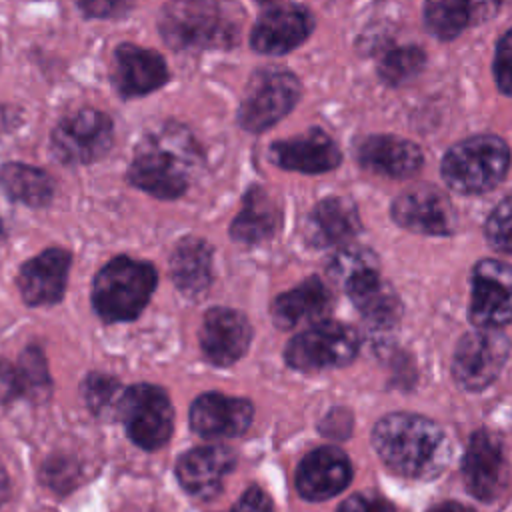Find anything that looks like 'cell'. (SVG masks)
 Here are the masks:
<instances>
[{
  "label": "cell",
  "instance_id": "6da1fadb",
  "mask_svg": "<svg viewBox=\"0 0 512 512\" xmlns=\"http://www.w3.org/2000/svg\"><path fill=\"white\" fill-rule=\"evenodd\" d=\"M200 168L202 152L192 134L168 122L138 142L128 180L156 198L172 200L186 192Z\"/></svg>",
  "mask_w": 512,
  "mask_h": 512
},
{
  "label": "cell",
  "instance_id": "7a4b0ae2",
  "mask_svg": "<svg viewBox=\"0 0 512 512\" xmlns=\"http://www.w3.org/2000/svg\"><path fill=\"white\" fill-rule=\"evenodd\" d=\"M372 442L384 464L404 478L430 480L446 468L450 458L444 430L416 414L384 416L374 428Z\"/></svg>",
  "mask_w": 512,
  "mask_h": 512
},
{
  "label": "cell",
  "instance_id": "3957f363",
  "mask_svg": "<svg viewBox=\"0 0 512 512\" xmlns=\"http://www.w3.org/2000/svg\"><path fill=\"white\" fill-rule=\"evenodd\" d=\"M240 22V8L228 0H172L160 14V32L178 50L228 48L240 36Z\"/></svg>",
  "mask_w": 512,
  "mask_h": 512
},
{
  "label": "cell",
  "instance_id": "277c9868",
  "mask_svg": "<svg viewBox=\"0 0 512 512\" xmlns=\"http://www.w3.org/2000/svg\"><path fill=\"white\" fill-rule=\"evenodd\" d=\"M156 270L150 262L128 256L112 258L94 278L92 304L106 322L136 318L156 288Z\"/></svg>",
  "mask_w": 512,
  "mask_h": 512
},
{
  "label": "cell",
  "instance_id": "5b68a950",
  "mask_svg": "<svg viewBox=\"0 0 512 512\" xmlns=\"http://www.w3.org/2000/svg\"><path fill=\"white\" fill-rule=\"evenodd\" d=\"M510 164V150L504 140L492 134L466 138L452 146L442 160V178L460 194L492 190Z\"/></svg>",
  "mask_w": 512,
  "mask_h": 512
},
{
  "label": "cell",
  "instance_id": "8992f818",
  "mask_svg": "<svg viewBox=\"0 0 512 512\" xmlns=\"http://www.w3.org/2000/svg\"><path fill=\"white\" fill-rule=\"evenodd\" d=\"M300 96V82L294 74L280 68L258 70L248 82L246 96L238 110L240 126L262 132L284 118Z\"/></svg>",
  "mask_w": 512,
  "mask_h": 512
},
{
  "label": "cell",
  "instance_id": "52a82bcc",
  "mask_svg": "<svg viewBox=\"0 0 512 512\" xmlns=\"http://www.w3.org/2000/svg\"><path fill=\"white\" fill-rule=\"evenodd\" d=\"M118 416L132 442L144 450L160 448L172 434V404L166 392L158 386L136 384L124 390Z\"/></svg>",
  "mask_w": 512,
  "mask_h": 512
},
{
  "label": "cell",
  "instance_id": "ba28073f",
  "mask_svg": "<svg viewBox=\"0 0 512 512\" xmlns=\"http://www.w3.org/2000/svg\"><path fill=\"white\" fill-rule=\"evenodd\" d=\"M356 352V332L346 324L326 320L294 336L286 346V360L298 370H324L348 364Z\"/></svg>",
  "mask_w": 512,
  "mask_h": 512
},
{
  "label": "cell",
  "instance_id": "9c48e42d",
  "mask_svg": "<svg viewBox=\"0 0 512 512\" xmlns=\"http://www.w3.org/2000/svg\"><path fill=\"white\" fill-rule=\"evenodd\" d=\"M112 120L94 108L62 118L52 132V152L64 164H90L112 146Z\"/></svg>",
  "mask_w": 512,
  "mask_h": 512
},
{
  "label": "cell",
  "instance_id": "30bf717a",
  "mask_svg": "<svg viewBox=\"0 0 512 512\" xmlns=\"http://www.w3.org/2000/svg\"><path fill=\"white\" fill-rule=\"evenodd\" d=\"M468 316L476 328H492L512 320V266L500 260H480L472 270Z\"/></svg>",
  "mask_w": 512,
  "mask_h": 512
},
{
  "label": "cell",
  "instance_id": "8fae6325",
  "mask_svg": "<svg viewBox=\"0 0 512 512\" xmlns=\"http://www.w3.org/2000/svg\"><path fill=\"white\" fill-rule=\"evenodd\" d=\"M508 338L492 328L466 334L454 354V376L468 390H480L494 382L508 358Z\"/></svg>",
  "mask_w": 512,
  "mask_h": 512
},
{
  "label": "cell",
  "instance_id": "7c38bea8",
  "mask_svg": "<svg viewBox=\"0 0 512 512\" xmlns=\"http://www.w3.org/2000/svg\"><path fill=\"white\" fill-rule=\"evenodd\" d=\"M462 474L466 488L478 500L492 502L498 496H502V492L508 486L510 468L504 454V446L496 434L478 430L470 436L464 454Z\"/></svg>",
  "mask_w": 512,
  "mask_h": 512
},
{
  "label": "cell",
  "instance_id": "4fadbf2b",
  "mask_svg": "<svg viewBox=\"0 0 512 512\" xmlns=\"http://www.w3.org/2000/svg\"><path fill=\"white\" fill-rule=\"evenodd\" d=\"M396 224L422 234H452L456 212L450 200L434 186L422 184L404 190L390 206Z\"/></svg>",
  "mask_w": 512,
  "mask_h": 512
},
{
  "label": "cell",
  "instance_id": "5bb4252c",
  "mask_svg": "<svg viewBox=\"0 0 512 512\" xmlns=\"http://www.w3.org/2000/svg\"><path fill=\"white\" fill-rule=\"evenodd\" d=\"M314 28L312 14L294 4L266 10L252 28L250 40L262 54H284L300 46Z\"/></svg>",
  "mask_w": 512,
  "mask_h": 512
},
{
  "label": "cell",
  "instance_id": "9a60e30c",
  "mask_svg": "<svg viewBox=\"0 0 512 512\" xmlns=\"http://www.w3.org/2000/svg\"><path fill=\"white\" fill-rule=\"evenodd\" d=\"M252 338L248 320L230 308H212L206 312L200 328V346L204 356L218 366H228L244 356Z\"/></svg>",
  "mask_w": 512,
  "mask_h": 512
},
{
  "label": "cell",
  "instance_id": "2e32d148",
  "mask_svg": "<svg viewBox=\"0 0 512 512\" xmlns=\"http://www.w3.org/2000/svg\"><path fill=\"white\" fill-rule=\"evenodd\" d=\"M352 476L348 456L330 446L312 450L296 470V488L306 500H326L342 492Z\"/></svg>",
  "mask_w": 512,
  "mask_h": 512
},
{
  "label": "cell",
  "instance_id": "e0dca14e",
  "mask_svg": "<svg viewBox=\"0 0 512 512\" xmlns=\"http://www.w3.org/2000/svg\"><path fill=\"white\" fill-rule=\"evenodd\" d=\"M70 268V254L64 248H48L28 260L18 272V288L26 304L44 306L62 298Z\"/></svg>",
  "mask_w": 512,
  "mask_h": 512
},
{
  "label": "cell",
  "instance_id": "ac0fdd59",
  "mask_svg": "<svg viewBox=\"0 0 512 512\" xmlns=\"http://www.w3.org/2000/svg\"><path fill=\"white\" fill-rule=\"evenodd\" d=\"M252 422V404L224 394H202L190 408V426L204 438L240 436Z\"/></svg>",
  "mask_w": 512,
  "mask_h": 512
},
{
  "label": "cell",
  "instance_id": "d6986e66",
  "mask_svg": "<svg viewBox=\"0 0 512 512\" xmlns=\"http://www.w3.org/2000/svg\"><path fill=\"white\" fill-rule=\"evenodd\" d=\"M114 84L122 96H142L168 80L164 58L136 44H120L114 52Z\"/></svg>",
  "mask_w": 512,
  "mask_h": 512
},
{
  "label": "cell",
  "instance_id": "ffe728a7",
  "mask_svg": "<svg viewBox=\"0 0 512 512\" xmlns=\"http://www.w3.org/2000/svg\"><path fill=\"white\" fill-rule=\"evenodd\" d=\"M268 156L280 168L308 174L326 172L340 164L338 146L322 130H308L290 140L274 142Z\"/></svg>",
  "mask_w": 512,
  "mask_h": 512
},
{
  "label": "cell",
  "instance_id": "44dd1931",
  "mask_svg": "<svg viewBox=\"0 0 512 512\" xmlns=\"http://www.w3.org/2000/svg\"><path fill=\"white\" fill-rule=\"evenodd\" d=\"M342 286L370 326L390 328L398 322L402 310L400 300L376 268H364L352 274Z\"/></svg>",
  "mask_w": 512,
  "mask_h": 512
},
{
  "label": "cell",
  "instance_id": "7402d4cb",
  "mask_svg": "<svg viewBox=\"0 0 512 512\" xmlns=\"http://www.w3.org/2000/svg\"><path fill=\"white\" fill-rule=\"evenodd\" d=\"M356 158L364 168L390 178L414 176L422 166V152L414 142L388 134L362 138Z\"/></svg>",
  "mask_w": 512,
  "mask_h": 512
},
{
  "label": "cell",
  "instance_id": "603a6c76",
  "mask_svg": "<svg viewBox=\"0 0 512 512\" xmlns=\"http://www.w3.org/2000/svg\"><path fill=\"white\" fill-rule=\"evenodd\" d=\"M234 466V454L224 446H200L180 456L176 474L180 484L194 496L208 498L222 486Z\"/></svg>",
  "mask_w": 512,
  "mask_h": 512
},
{
  "label": "cell",
  "instance_id": "cb8c5ba5",
  "mask_svg": "<svg viewBox=\"0 0 512 512\" xmlns=\"http://www.w3.org/2000/svg\"><path fill=\"white\" fill-rule=\"evenodd\" d=\"M360 230V216L348 198H324L308 216L306 238L318 248L348 242Z\"/></svg>",
  "mask_w": 512,
  "mask_h": 512
},
{
  "label": "cell",
  "instance_id": "d4e9b609",
  "mask_svg": "<svg viewBox=\"0 0 512 512\" xmlns=\"http://www.w3.org/2000/svg\"><path fill=\"white\" fill-rule=\"evenodd\" d=\"M330 292L320 278H306L300 286L280 294L272 304L274 324L294 328L302 322H314L330 308Z\"/></svg>",
  "mask_w": 512,
  "mask_h": 512
},
{
  "label": "cell",
  "instance_id": "484cf974",
  "mask_svg": "<svg viewBox=\"0 0 512 512\" xmlns=\"http://www.w3.org/2000/svg\"><path fill=\"white\" fill-rule=\"evenodd\" d=\"M170 274L182 294L198 298L212 280V248L194 236L180 240L170 256Z\"/></svg>",
  "mask_w": 512,
  "mask_h": 512
},
{
  "label": "cell",
  "instance_id": "4316f807",
  "mask_svg": "<svg viewBox=\"0 0 512 512\" xmlns=\"http://www.w3.org/2000/svg\"><path fill=\"white\" fill-rule=\"evenodd\" d=\"M0 190L12 200L26 206H46L52 200V178L34 166L10 162L0 168Z\"/></svg>",
  "mask_w": 512,
  "mask_h": 512
},
{
  "label": "cell",
  "instance_id": "83f0119b",
  "mask_svg": "<svg viewBox=\"0 0 512 512\" xmlns=\"http://www.w3.org/2000/svg\"><path fill=\"white\" fill-rule=\"evenodd\" d=\"M278 222V210L272 200L260 188H252L244 198V208L230 226V236L242 244H256L272 236Z\"/></svg>",
  "mask_w": 512,
  "mask_h": 512
},
{
  "label": "cell",
  "instance_id": "f1b7e54d",
  "mask_svg": "<svg viewBox=\"0 0 512 512\" xmlns=\"http://www.w3.org/2000/svg\"><path fill=\"white\" fill-rule=\"evenodd\" d=\"M424 20L428 30L442 40H452L474 24L470 0H426Z\"/></svg>",
  "mask_w": 512,
  "mask_h": 512
},
{
  "label": "cell",
  "instance_id": "f546056e",
  "mask_svg": "<svg viewBox=\"0 0 512 512\" xmlns=\"http://www.w3.org/2000/svg\"><path fill=\"white\" fill-rule=\"evenodd\" d=\"M426 62V56L422 50L414 46H402L386 52V56L378 64V72L384 82L398 86L416 76Z\"/></svg>",
  "mask_w": 512,
  "mask_h": 512
},
{
  "label": "cell",
  "instance_id": "4dcf8cb0",
  "mask_svg": "<svg viewBox=\"0 0 512 512\" xmlns=\"http://www.w3.org/2000/svg\"><path fill=\"white\" fill-rule=\"evenodd\" d=\"M84 394L88 400V406L94 414L98 416H110V414H120V402L124 396V390L120 388V384L110 378V376H102V374H92L86 380L84 386Z\"/></svg>",
  "mask_w": 512,
  "mask_h": 512
},
{
  "label": "cell",
  "instance_id": "1f68e13d",
  "mask_svg": "<svg viewBox=\"0 0 512 512\" xmlns=\"http://www.w3.org/2000/svg\"><path fill=\"white\" fill-rule=\"evenodd\" d=\"M18 370L24 384V394L28 396H44L50 388V376L46 368V360L38 348H28L20 362Z\"/></svg>",
  "mask_w": 512,
  "mask_h": 512
},
{
  "label": "cell",
  "instance_id": "d6a6232c",
  "mask_svg": "<svg viewBox=\"0 0 512 512\" xmlns=\"http://www.w3.org/2000/svg\"><path fill=\"white\" fill-rule=\"evenodd\" d=\"M364 268H376V258L366 248H342L328 262V274L340 284Z\"/></svg>",
  "mask_w": 512,
  "mask_h": 512
},
{
  "label": "cell",
  "instance_id": "836d02e7",
  "mask_svg": "<svg viewBox=\"0 0 512 512\" xmlns=\"http://www.w3.org/2000/svg\"><path fill=\"white\" fill-rule=\"evenodd\" d=\"M486 240L498 252L512 254V196L500 202L486 222Z\"/></svg>",
  "mask_w": 512,
  "mask_h": 512
},
{
  "label": "cell",
  "instance_id": "e575fe53",
  "mask_svg": "<svg viewBox=\"0 0 512 512\" xmlns=\"http://www.w3.org/2000/svg\"><path fill=\"white\" fill-rule=\"evenodd\" d=\"M494 76L498 82V88L512 96V30H508L496 48V58H494Z\"/></svg>",
  "mask_w": 512,
  "mask_h": 512
},
{
  "label": "cell",
  "instance_id": "d590c367",
  "mask_svg": "<svg viewBox=\"0 0 512 512\" xmlns=\"http://www.w3.org/2000/svg\"><path fill=\"white\" fill-rule=\"evenodd\" d=\"M24 394V384L18 366L0 360V402H10Z\"/></svg>",
  "mask_w": 512,
  "mask_h": 512
},
{
  "label": "cell",
  "instance_id": "8d00e7d4",
  "mask_svg": "<svg viewBox=\"0 0 512 512\" xmlns=\"http://www.w3.org/2000/svg\"><path fill=\"white\" fill-rule=\"evenodd\" d=\"M338 512H394L390 502L374 494H354L338 508Z\"/></svg>",
  "mask_w": 512,
  "mask_h": 512
},
{
  "label": "cell",
  "instance_id": "74e56055",
  "mask_svg": "<svg viewBox=\"0 0 512 512\" xmlns=\"http://www.w3.org/2000/svg\"><path fill=\"white\" fill-rule=\"evenodd\" d=\"M228 512H274L270 498L256 486L248 488Z\"/></svg>",
  "mask_w": 512,
  "mask_h": 512
},
{
  "label": "cell",
  "instance_id": "f35d334b",
  "mask_svg": "<svg viewBox=\"0 0 512 512\" xmlns=\"http://www.w3.org/2000/svg\"><path fill=\"white\" fill-rule=\"evenodd\" d=\"M124 0H80V6L90 16H110L122 8Z\"/></svg>",
  "mask_w": 512,
  "mask_h": 512
},
{
  "label": "cell",
  "instance_id": "ab89813d",
  "mask_svg": "<svg viewBox=\"0 0 512 512\" xmlns=\"http://www.w3.org/2000/svg\"><path fill=\"white\" fill-rule=\"evenodd\" d=\"M502 4H504V0H470L472 22L480 24V22L492 18L502 8Z\"/></svg>",
  "mask_w": 512,
  "mask_h": 512
},
{
  "label": "cell",
  "instance_id": "60d3db41",
  "mask_svg": "<svg viewBox=\"0 0 512 512\" xmlns=\"http://www.w3.org/2000/svg\"><path fill=\"white\" fill-rule=\"evenodd\" d=\"M428 512H474V510L464 506V504H458V502H444V504H438V506L430 508Z\"/></svg>",
  "mask_w": 512,
  "mask_h": 512
},
{
  "label": "cell",
  "instance_id": "b9f144b4",
  "mask_svg": "<svg viewBox=\"0 0 512 512\" xmlns=\"http://www.w3.org/2000/svg\"><path fill=\"white\" fill-rule=\"evenodd\" d=\"M6 496H8V478H6V472L0 466V504L4 502Z\"/></svg>",
  "mask_w": 512,
  "mask_h": 512
},
{
  "label": "cell",
  "instance_id": "7bdbcfd3",
  "mask_svg": "<svg viewBox=\"0 0 512 512\" xmlns=\"http://www.w3.org/2000/svg\"><path fill=\"white\" fill-rule=\"evenodd\" d=\"M0 236H2V224H0Z\"/></svg>",
  "mask_w": 512,
  "mask_h": 512
},
{
  "label": "cell",
  "instance_id": "ee69618b",
  "mask_svg": "<svg viewBox=\"0 0 512 512\" xmlns=\"http://www.w3.org/2000/svg\"><path fill=\"white\" fill-rule=\"evenodd\" d=\"M262 2H268V0H262Z\"/></svg>",
  "mask_w": 512,
  "mask_h": 512
}]
</instances>
